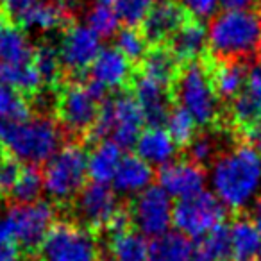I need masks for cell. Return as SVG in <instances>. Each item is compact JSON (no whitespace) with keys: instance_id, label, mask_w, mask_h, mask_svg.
Returning a JSON list of instances; mask_svg holds the SVG:
<instances>
[{"instance_id":"9c48e42d","label":"cell","mask_w":261,"mask_h":261,"mask_svg":"<svg viewBox=\"0 0 261 261\" xmlns=\"http://www.w3.org/2000/svg\"><path fill=\"white\" fill-rule=\"evenodd\" d=\"M54 206L45 200H36V202L13 206L4 220L8 222L16 245L27 250H34L40 249L45 236L54 227Z\"/></svg>"},{"instance_id":"ee69618b","label":"cell","mask_w":261,"mask_h":261,"mask_svg":"<svg viewBox=\"0 0 261 261\" xmlns=\"http://www.w3.org/2000/svg\"><path fill=\"white\" fill-rule=\"evenodd\" d=\"M242 130H243V136H245L247 143L261 150V120H257V122L243 127Z\"/></svg>"},{"instance_id":"f5cc1de1","label":"cell","mask_w":261,"mask_h":261,"mask_svg":"<svg viewBox=\"0 0 261 261\" xmlns=\"http://www.w3.org/2000/svg\"><path fill=\"white\" fill-rule=\"evenodd\" d=\"M257 261H261V252H259V256H257Z\"/></svg>"},{"instance_id":"bcb514c9","label":"cell","mask_w":261,"mask_h":261,"mask_svg":"<svg viewBox=\"0 0 261 261\" xmlns=\"http://www.w3.org/2000/svg\"><path fill=\"white\" fill-rule=\"evenodd\" d=\"M254 0H220V6L224 11H242L250 9Z\"/></svg>"},{"instance_id":"681fc988","label":"cell","mask_w":261,"mask_h":261,"mask_svg":"<svg viewBox=\"0 0 261 261\" xmlns=\"http://www.w3.org/2000/svg\"><path fill=\"white\" fill-rule=\"evenodd\" d=\"M52 2H56V4L63 6V4H68V2H72V0H52Z\"/></svg>"},{"instance_id":"cb8c5ba5","label":"cell","mask_w":261,"mask_h":261,"mask_svg":"<svg viewBox=\"0 0 261 261\" xmlns=\"http://www.w3.org/2000/svg\"><path fill=\"white\" fill-rule=\"evenodd\" d=\"M66 11L63 6L52 0H38L18 16L23 31H36V33H52L61 29L66 23Z\"/></svg>"},{"instance_id":"e0dca14e","label":"cell","mask_w":261,"mask_h":261,"mask_svg":"<svg viewBox=\"0 0 261 261\" xmlns=\"http://www.w3.org/2000/svg\"><path fill=\"white\" fill-rule=\"evenodd\" d=\"M133 97L138 104L145 122L150 125H161L170 113L168 90L160 83L140 75L133 84Z\"/></svg>"},{"instance_id":"f546056e","label":"cell","mask_w":261,"mask_h":261,"mask_svg":"<svg viewBox=\"0 0 261 261\" xmlns=\"http://www.w3.org/2000/svg\"><path fill=\"white\" fill-rule=\"evenodd\" d=\"M231 256V240H229V227H217L199 238L195 245V261H224Z\"/></svg>"},{"instance_id":"836d02e7","label":"cell","mask_w":261,"mask_h":261,"mask_svg":"<svg viewBox=\"0 0 261 261\" xmlns=\"http://www.w3.org/2000/svg\"><path fill=\"white\" fill-rule=\"evenodd\" d=\"M167 133L170 135V138L174 140L179 145H190L193 138H195V130H197V123L193 122V118L181 108H175L168 113L167 120Z\"/></svg>"},{"instance_id":"52a82bcc","label":"cell","mask_w":261,"mask_h":261,"mask_svg":"<svg viewBox=\"0 0 261 261\" xmlns=\"http://www.w3.org/2000/svg\"><path fill=\"white\" fill-rule=\"evenodd\" d=\"M41 261H97L98 247L88 229L72 222L56 224L40 245Z\"/></svg>"},{"instance_id":"83f0119b","label":"cell","mask_w":261,"mask_h":261,"mask_svg":"<svg viewBox=\"0 0 261 261\" xmlns=\"http://www.w3.org/2000/svg\"><path fill=\"white\" fill-rule=\"evenodd\" d=\"M109 252L113 261H147L149 242L138 231H127L111 234Z\"/></svg>"},{"instance_id":"816d5d0a","label":"cell","mask_w":261,"mask_h":261,"mask_svg":"<svg viewBox=\"0 0 261 261\" xmlns=\"http://www.w3.org/2000/svg\"><path fill=\"white\" fill-rule=\"evenodd\" d=\"M257 59H259V65L257 66H261V48H259V54H257Z\"/></svg>"},{"instance_id":"7402d4cb","label":"cell","mask_w":261,"mask_h":261,"mask_svg":"<svg viewBox=\"0 0 261 261\" xmlns=\"http://www.w3.org/2000/svg\"><path fill=\"white\" fill-rule=\"evenodd\" d=\"M211 83L217 91L218 98L224 100H234L236 97L243 93L247 86V77H249V70L245 68L242 61H231V59H224L218 61L210 72Z\"/></svg>"},{"instance_id":"1f68e13d","label":"cell","mask_w":261,"mask_h":261,"mask_svg":"<svg viewBox=\"0 0 261 261\" xmlns=\"http://www.w3.org/2000/svg\"><path fill=\"white\" fill-rule=\"evenodd\" d=\"M86 25L102 40V38L116 36L120 31V20L113 6L95 4L86 13Z\"/></svg>"},{"instance_id":"ab89813d","label":"cell","mask_w":261,"mask_h":261,"mask_svg":"<svg viewBox=\"0 0 261 261\" xmlns=\"http://www.w3.org/2000/svg\"><path fill=\"white\" fill-rule=\"evenodd\" d=\"M185 13H190L193 20H210L217 15L220 0H181Z\"/></svg>"},{"instance_id":"8d00e7d4","label":"cell","mask_w":261,"mask_h":261,"mask_svg":"<svg viewBox=\"0 0 261 261\" xmlns=\"http://www.w3.org/2000/svg\"><path fill=\"white\" fill-rule=\"evenodd\" d=\"M33 63L40 72L43 84H54L61 75V59H59L58 48L52 45H41L34 48Z\"/></svg>"},{"instance_id":"6da1fadb","label":"cell","mask_w":261,"mask_h":261,"mask_svg":"<svg viewBox=\"0 0 261 261\" xmlns=\"http://www.w3.org/2000/svg\"><path fill=\"white\" fill-rule=\"evenodd\" d=\"M207 179L225 210H245L261 193V150L249 143L225 150L211 163Z\"/></svg>"},{"instance_id":"2e32d148","label":"cell","mask_w":261,"mask_h":261,"mask_svg":"<svg viewBox=\"0 0 261 261\" xmlns=\"http://www.w3.org/2000/svg\"><path fill=\"white\" fill-rule=\"evenodd\" d=\"M186 22L185 9L174 0H160L143 22V36L149 43H163L172 40L179 27Z\"/></svg>"},{"instance_id":"74e56055","label":"cell","mask_w":261,"mask_h":261,"mask_svg":"<svg viewBox=\"0 0 261 261\" xmlns=\"http://www.w3.org/2000/svg\"><path fill=\"white\" fill-rule=\"evenodd\" d=\"M188 154H190V158H192L193 163L200 165V167H202V165H207V163H213V161L217 160V154H218L217 138L211 135L195 136L188 145Z\"/></svg>"},{"instance_id":"db71d44e","label":"cell","mask_w":261,"mask_h":261,"mask_svg":"<svg viewBox=\"0 0 261 261\" xmlns=\"http://www.w3.org/2000/svg\"><path fill=\"white\" fill-rule=\"evenodd\" d=\"M243 261H257V259H243Z\"/></svg>"},{"instance_id":"7c38bea8","label":"cell","mask_w":261,"mask_h":261,"mask_svg":"<svg viewBox=\"0 0 261 261\" xmlns=\"http://www.w3.org/2000/svg\"><path fill=\"white\" fill-rule=\"evenodd\" d=\"M100 38L86 23H77V25L68 27L63 33L58 47L61 66L72 73H79L90 68L97 56L100 54Z\"/></svg>"},{"instance_id":"484cf974","label":"cell","mask_w":261,"mask_h":261,"mask_svg":"<svg viewBox=\"0 0 261 261\" xmlns=\"http://www.w3.org/2000/svg\"><path fill=\"white\" fill-rule=\"evenodd\" d=\"M179 73V61L170 48L154 47L142 59V75L160 83L161 86H170L175 83Z\"/></svg>"},{"instance_id":"ffe728a7","label":"cell","mask_w":261,"mask_h":261,"mask_svg":"<svg viewBox=\"0 0 261 261\" xmlns=\"http://www.w3.org/2000/svg\"><path fill=\"white\" fill-rule=\"evenodd\" d=\"M152 167L135 154V156L122 158L111 185L115 192L123 193V195H140L149 186H152Z\"/></svg>"},{"instance_id":"9a60e30c","label":"cell","mask_w":261,"mask_h":261,"mask_svg":"<svg viewBox=\"0 0 261 261\" xmlns=\"http://www.w3.org/2000/svg\"><path fill=\"white\" fill-rule=\"evenodd\" d=\"M133 75V66L115 47L102 48L100 54L90 66V83L95 84L104 93L120 90L129 83Z\"/></svg>"},{"instance_id":"44dd1931","label":"cell","mask_w":261,"mask_h":261,"mask_svg":"<svg viewBox=\"0 0 261 261\" xmlns=\"http://www.w3.org/2000/svg\"><path fill=\"white\" fill-rule=\"evenodd\" d=\"M207 48V29L199 20H186L170 40V52L177 61L195 63Z\"/></svg>"},{"instance_id":"5b68a950","label":"cell","mask_w":261,"mask_h":261,"mask_svg":"<svg viewBox=\"0 0 261 261\" xmlns=\"http://www.w3.org/2000/svg\"><path fill=\"white\" fill-rule=\"evenodd\" d=\"M175 100L197 125H210L220 113L218 95L211 83L210 70L199 61L188 63L175 79Z\"/></svg>"},{"instance_id":"4fadbf2b","label":"cell","mask_w":261,"mask_h":261,"mask_svg":"<svg viewBox=\"0 0 261 261\" xmlns=\"http://www.w3.org/2000/svg\"><path fill=\"white\" fill-rule=\"evenodd\" d=\"M75 211L90 227H108L113 217L120 211L115 188L100 182L86 185L75 199Z\"/></svg>"},{"instance_id":"d4e9b609","label":"cell","mask_w":261,"mask_h":261,"mask_svg":"<svg viewBox=\"0 0 261 261\" xmlns=\"http://www.w3.org/2000/svg\"><path fill=\"white\" fill-rule=\"evenodd\" d=\"M147 261H195V245L179 231H168L149 243Z\"/></svg>"},{"instance_id":"277c9868","label":"cell","mask_w":261,"mask_h":261,"mask_svg":"<svg viewBox=\"0 0 261 261\" xmlns=\"http://www.w3.org/2000/svg\"><path fill=\"white\" fill-rule=\"evenodd\" d=\"M143 118L133 95H116L102 102L91 135L97 140H109L120 149L135 147L143 130Z\"/></svg>"},{"instance_id":"60d3db41","label":"cell","mask_w":261,"mask_h":261,"mask_svg":"<svg viewBox=\"0 0 261 261\" xmlns=\"http://www.w3.org/2000/svg\"><path fill=\"white\" fill-rule=\"evenodd\" d=\"M20 170H22V167L18 161L6 154L4 161L0 165V193H11L13 186L20 175Z\"/></svg>"},{"instance_id":"7a4b0ae2","label":"cell","mask_w":261,"mask_h":261,"mask_svg":"<svg viewBox=\"0 0 261 261\" xmlns=\"http://www.w3.org/2000/svg\"><path fill=\"white\" fill-rule=\"evenodd\" d=\"M0 147L27 167L47 163L63 147V130L48 116H27L0 123Z\"/></svg>"},{"instance_id":"7dc6e473","label":"cell","mask_w":261,"mask_h":261,"mask_svg":"<svg viewBox=\"0 0 261 261\" xmlns=\"http://www.w3.org/2000/svg\"><path fill=\"white\" fill-rule=\"evenodd\" d=\"M250 222H252L254 227H256L257 232L261 234V197L252 204V217H250Z\"/></svg>"},{"instance_id":"f1b7e54d","label":"cell","mask_w":261,"mask_h":261,"mask_svg":"<svg viewBox=\"0 0 261 261\" xmlns=\"http://www.w3.org/2000/svg\"><path fill=\"white\" fill-rule=\"evenodd\" d=\"M0 84L13 88L18 93H34L43 86V79H41L34 63L0 65Z\"/></svg>"},{"instance_id":"603a6c76","label":"cell","mask_w":261,"mask_h":261,"mask_svg":"<svg viewBox=\"0 0 261 261\" xmlns=\"http://www.w3.org/2000/svg\"><path fill=\"white\" fill-rule=\"evenodd\" d=\"M122 158V149L116 143L109 140L98 142L88 154V177L91 179V182L111 185Z\"/></svg>"},{"instance_id":"30bf717a","label":"cell","mask_w":261,"mask_h":261,"mask_svg":"<svg viewBox=\"0 0 261 261\" xmlns=\"http://www.w3.org/2000/svg\"><path fill=\"white\" fill-rule=\"evenodd\" d=\"M129 215L140 234L154 240L170 229L174 220V204L160 186H149L145 192L136 195Z\"/></svg>"},{"instance_id":"8fae6325","label":"cell","mask_w":261,"mask_h":261,"mask_svg":"<svg viewBox=\"0 0 261 261\" xmlns=\"http://www.w3.org/2000/svg\"><path fill=\"white\" fill-rule=\"evenodd\" d=\"M100 111V98L88 83H72L65 86L58 98L59 122L70 133H86L95 125Z\"/></svg>"},{"instance_id":"7bdbcfd3","label":"cell","mask_w":261,"mask_h":261,"mask_svg":"<svg viewBox=\"0 0 261 261\" xmlns=\"http://www.w3.org/2000/svg\"><path fill=\"white\" fill-rule=\"evenodd\" d=\"M34 2H38V0H0V9L8 16L18 18V16L23 15Z\"/></svg>"},{"instance_id":"ba28073f","label":"cell","mask_w":261,"mask_h":261,"mask_svg":"<svg viewBox=\"0 0 261 261\" xmlns=\"http://www.w3.org/2000/svg\"><path fill=\"white\" fill-rule=\"evenodd\" d=\"M225 218V207L213 192H200L197 195L185 200H177L174 204V220L181 234L192 238H202L207 232L220 227Z\"/></svg>"},{"instance_id":"f35d334b","label":"cell","mask_w":261,"mask_h":261,"mask_svg":"<svg viewBox=\"0 0 261 261\" xmlns=\"http://www.w3.org/2000/svg\"><path fill=\"white\" fill-rule=\"evenodd\" d=\"M231 118L238 123L240 127H247L250 123L261 120V113L257 111L256 104L249 98V95L243 91L240 97H236L231 104Z\"/></svg>"},{"instance_id":"f907efd6","label":"cell","mask_w":261,"mask_h":261,"mask_svg":"<svg viewBox=\"0 0 261 261\" xmlns=\"http://www.w3.org/2000/svg\"><path fill=\"white\" fill-rule=\"evenodd\" d=\"M4 158H6V152H4V149L0 147V165H2V161H4Z\"/></svg>"},{"instance_id":"4316f807","label":"cell","mask_w":261,"mask_h":261,"mask_svg":"<svg viewBox=\"0 0 261 261\" xmlns=\"http://www.w3.org/2000/svg\"><path fill=\"white\" fill-rule=\"evenodd\" d=\"M231 254L238 261L257 259L261 252V234L247 218H238L229 227Z\"/></svg>"},{"instance_id":"c3c4849f","label":"cell","mask_w":261,"mask_h":261,"mask_svg":"<svg viewBox=\"0 0 261 261\" xmlns=\"http://www.w3.org/2000/svg\"><path fill=\"white\" fill-rule=\"evenodd\" d=\"M97 4H102V6H113V4H115V0H97Z\"/></svg>"},{"instance_id":"e575fe53","label":"cell","mask_w":261,"mask_h":261,"mask_svg":"<svg viewBox=\"0 0 261 261\" xmlns=\"http://www.w3.org/2000/svg\"><path fill=\"white\" fill-rule=\"evenodd\" d=\"M154 4V0H115L113 8L123 25L136 29L138 25H143Z\"/></svg>"},{"instance_id":"d590c367","label":"cell","mask_w":261,"mask_h":261,"mask_svg":"<svg viewBox=\"0 0 261 261\" xmlns=\"http://www.w3.org/2000/svg\"><path fill=\"white\" fill-rule=\"evenodd\" d=\"M29 116V106L22 93L0 84V123L18 122Z\"/></svg>"},{"instance_id":"ac0fdd59","label":"cell","mask_w":261,"mask_h":261,"mask_svg":"<svg viewBox=\"0 0 261 261\" xmlns=\"http://www.w3.org/2000/svg\"><path fill=\"white\" fill-rule=\"evenodd\" d=\"M136 156L142 158L150 167H167L175 161L177 143L170 138L167 129L161 125H150L142 130L140 138L135 143Z\"/></svg>"},{"instance_id":"5bb4252c","label":"cell","mask_w":261,"mask_h":261,"mask_svg":"<svg viewBox=\"0 0 261 261\" xmlns=\"http://www.w3.org/2000/svg\"><path fill=\"white\" fill-rule=\"evenodd\" d=\"M160 188L170 199L185 200L197 193L204 192L206 186V172L200 165L193 163L192 160H175L170 165L160 170Z\"/></svg>"},{"instance_id":"8992f818","label":"cell","mask_w":261,"mask_h":261,"mask_svg":"<svg viewBox=\"0 0 261 261\" xmlns=\"http://www.w3.org/2000/svg\"><path fill=\"white\" fill-rule=\"evenodd\" d=\"M88 177V154L81 145H63L45 163L43 190L56 202H66L79 195Z\"/></svg>"},{"instance_id":"f6af8a7d","label":"cell","mask_w":261,"mask_h":261,"mask_svg":"<svg viewBox=\"0 0 261 261\" xmlns=\"http://www.w3.org/2000/svg\"><path fill=\"white\" fill-rule=\"evenodd\" d=\"M0 261H20V247L16 243L0 247Z\"/></svg>"},{"instance_id":"d6986e66","label":"cell","mask_w":261,"mask_h":261,"mask_svg":"<svg viewBox=\"0 0 261 261\" xmlns=\"http://www.w3.org/2000/svg\"><path fill=\"white\" fill-rule=\"evenodd\" d=\"M34 47L25 31L9 18L0 16V65L33 63Z\"/></svg>"},{"instance_id":"b9f144b4","label":"cell","mask_w":261,"mask_h":261,"mask_svg":"<svg viewBox=\"0 0 261 261\" xmlns=\"http://www.w3.org/2000/svg\"><path fill=\"white\" fill-rule=\"evenodd\" d=\"M245 93L249 95L250 100L256 104L257 111L261 113V66H254L247 77Z\"/></svg>"},{"instance_id":"d6a6232c","label":"cell","mask_w":261,"mask_h":261,"mask_svg":"<svg viewBox=\"0 0 261 261\" xmlns=\"http://www.w3.org/2000/svg\"><path fill=\"white\" fill-rule=\"evenodd\" d=\"M147 43L149 41L145 40L143 33H140L138 29H133V27L120 29L115 36V48L130 63L142 61L145 58V54L149 52Z\"/></svg>"},{"instance_id":"3957f363","label":"cell","mask_w":261,"mask_h":261,"mask_svg":"<svg viewBox=\"0 0 261 261\" xmlns=\"http://www.w3.org/2000/svg\"><path fill=\"white\" fill-rule=\"evenodd\" d=\"M207 48L222 61H242L259 52L261 13L242 9L215 15L207 27Z\"/></svg>"},{"instance_id":"4dcf8cb0","label":"cell","mask_w":261,"mask_h":261,"mask_svg":"<svg viewBox=\"0 0 261 261\" xmlns=\"http://www.w3.org/2000/svg\"><path fill=\"white\" fill-rule=\"evenodd\" d=\"M43 192V174L36 167H22L20 175L11 190L13 199L18 204H29L40 200Z\"/></svg>"}]
</instances>
